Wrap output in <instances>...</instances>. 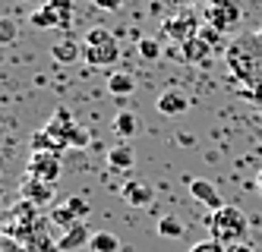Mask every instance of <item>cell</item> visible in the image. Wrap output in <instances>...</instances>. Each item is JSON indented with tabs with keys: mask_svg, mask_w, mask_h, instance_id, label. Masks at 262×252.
Returning a JSON list of instances; mask_svg holds the SVG:
<instances>
[{
	"mask_svg": "<svg viewBox=\"0 0 262 252\" xmlns=\"http://www.w3.org/2000/svg\"><path fill=\"white\" fill-rule=\"evenodd\" d=\"M89 142V135L73 123V117H70V110H54V117H51V123L45 126V132H38L35 135V151H60V148H67V145H85Z\"/></svg>",
	"mask_w": 262,
	"mask_h": 252,
	"instance_id": "1",
	"label": "cell"
},
{
	"mask_svg": "<svg viewBox=\"0 0 262 252\" xmlns=\"http://www.w3.org/2000/svg\"><path fill=\"white\" fill-rule=\"evenodd\" d=\"M120 57V41L117 35L104 26H92L82 35V60L95 70H111Z\"/></svg>",
	"mask_w": 262,
	"mask_h": 252,
	"instance_id": "2",
	"label": "cell"
},
{
	"mask_svg": "<svg viewBox=\"0 0 262 252\" xmlns=\"http://www.w3.org/2000/svg\"><path fill=\"white\" fill-rule=\"evenodd\" d=\"M250 221L237 205H224L218 211H209V234L212 240H218L221 246H237L247 240Z\"/></svg>",
	"mask_w": 262,
	"mask_h": 252,
	"instance_id": "3",
	"label": "cell"
},
{
	"mask_svg": "<svg viewBox=\"0 0 262 252\" xmlns=\"http://www.w3.org/2000/svg\"><path fill=\"white\" fill-rule=\"evenodd\" d=\"M240 7L237 0H209L205 4V22L215 32H231L234 26H240Z\"/></svg>",
	"mask_w": 262,
	"mask_h": 252,
	"instance_id": "4",
	"label": "cell"
},
{
	"mask_svg": "<svg viewBox=\"0 0 262 252\" xmlns=\"http://www.w3.org/2000/svg\"><path fill=\"white\" fill-rule=\"evenodd\" d=\"M29 177H35V180H45V183H57L60 180V170H63V164H60V158H57V151H32V158H29Z\"/></svg>",
	"mask_w": 262,
	"mask_h": 252,
	"instance_id": "5",
	"label": "cell"
},
{
	"mask_svg": "<svg viewBox=\"0 0 262 252\" xmlns=\"http://www.w3.org/2000/svg\"><path fill=\"white\" fill-rule=\"evenodd\" d=\"M92 215V205L82 199V196H73L67 199L63 205H54L51 208V221L54 224H60V227H73V224H79Z\"/></svg>",
	"mask_w": 262,
	"mask_h": 252,
	"instance_id": "6",
	"label": "cell"
},
{
	"mask_svg": "<svg viewBox=\"0 0 262 252\" xmlns=\"http://www.w3.org/2000/svg\"><path fill=\"white\" fill-rule=\"evenodd\" d=\"M186 189H190V196L199 205H205L209 211L224 208V199H221V192H218V186L212 180H205V177H186Z\"/></svg>",
	"mask_w": 262,
	"mask_h": 252,
	"instance_id": "7",
	"label": "cell"
},
{
	"mask_svg": "<svg viewBox=\"0 0 262 252\" xmlns=\"http://www.w3.org/2000/svg\"><path fill=\"white\" fill-rule=\"evenodd\" d=\"M164 32L171 35L177 44L190 41V38L199 35V29H196V16H193V13H177V16H171V19L164 22Z\"/></svg>",
	"mask_w": 262,
	"mask_h": 252,
	"instance_id": "8",
	"label": "cell"
},
{
	"mask_svg": "<svg viewBox=\"0 0 262 252\" xmlns=\"http://www.w3.org/2000/svg\"><path fill=\"white\" fill-rule=\"evenodd\" d=\"M19 196H23V202H29V205H45V202H51V199H54V186H51V183H45V180L26 177V180H23V186H19Z\"/></svg>",
	"mask_w": 262,
	"mask_h": 252,
	"instance_id": "9",
	"label": "cell"
},
{
	"mask_svg": "<svg viewBox=\"0 0 262 252\" xmlns=\"http://www.w3.org/2000/svg\"><path fill=\"white\" fill-rule=\"evenodd\" d=\"M89 243H92V234H89V224H85V221L67 227V230H63V237L57 240L60 252H76V249H82V246H89Z\"/></svg>",
	"mask_w": 262,
	"mask_h": 252,
	"instance_id": "10",
	"label": "cell"
},
{
	"mask_svg": "<svg viewBox=\"0 0 262 252\" xmlns=\"http://www.w3.org/2000/svg\"><path fill=\"white\" fill-rule=\"evenodd\" d=\"M155 107H158V113H164V117H180V113L190 110V98L180 95V91H161Z\"/></svg>",
	"mask_w": 262,
	"mask_h": 252,
	"instance_id": "11",
	"label": "cell"
},
{
	"mask_svg": "<svg viewBox=\"0 0 262 252\" xmlns=\"http://www.w3.org/2000/svg\"><path fill=\"white\" fill-rule=\"evenodd\" d=\"M120 199L126 202V205H148L152 202V186L148 183H139V180H126L123 186H120Z\"/></svg>",
	"mask_w": 262,
	"mask_h": 252,
	"instance_id": "12",
	"label": "cell"
},
{
	"mask_svg": "<svg viewBox=\"0 0 262 252\" xmlns=\"http://www.w3.org/2000/svg\"><path fill=\"white\" fill-rule=\"evenodd\" d=\"M107 91L117 95V98H129V95L136 91V76H133V73H120V70H114V73L107 76Z\"/></svg>",
	"mask_w": 262,
	"mask_h": 252,
	"instance_id": "13",
	"label": "cell"
},
{
	"mask_svg": "<svg viewBox=\"0 0 262 252\" xmlns=\"http://www.w3.org/2000/svg\"><path fill=\"white\" fill-rule=\"evenodd\" d=\"M45 7L51 10L57 29L60 32H70V26H73V0H45Z\"/></svg>",
	"mask_w": 262,
	"mask_h": 252,
	"instance_id": "14",
	"label": "cell"
},
{
	"mask_svg": "<svg viewBox=\"0 0 262 252\" xmlns=\"http://www.w3.org/2000/svg\"><path fill=\"white\" fill-rule=\"evenodd\" d=\"M107 164L114 167V170H129V167L136 164V151L129 148V145H117V148L107 151Z\"/></svg>",
	"mask_w": 262,
	"mask_h": 252,
	"instance_id": "15",
	"label": "cell"
},
{
	"mask_svg": "<svg viewBox=\"0 0 262 252\" xmlns=\"http://www.w3.org/2000/svg\"><path fill=\"white\" fill-rule=\"evenodd\" d=\"M51 54H54V60H57V63H73V60H79V57H82V44H76V41H70V38H67V41L54 44Z\"/></svg>",
	"mask_w": 262,
	"mask_h": 252,
	"instance_id": "16",
	"label": "cell"
},
{
	"mask_svg": "<svg viewBox=\"0 0 262 252\" xmlns=\"http://www.w3.org/2000/svg\"><path fill=\"white\" fill-rule=\"evenodd\" d=\"M183 48V60H190V63H196V60H205V57H209V41H202V38L196 35V38H190V41H183L180 44Z\"/></svg>",
	"mask_w": 262,
	"mask_h": 252,
	"instance_id": "17",
	"label": "cell"
},
{
	"mask_svg": "<svg viewBox=\"0 0 262 252\" xmlns=\"http://www.w3.org/2000/svg\"><path fill=\"white\" fill-rule=\"evenodd\" d=\"M92 252H120V240L117 234H111V230H98V234H92Z\"/></svg>",
	"mask_w": 262,
	"mask_h": 252,
	"instance_id": "18",
	"label": "cell"
},
{
	"mask_svg": "<svg viewBox=\"0 0 262 252\" xmlns=\"http://www.w3.org/2000/svg\"><path fill=\"white\" fill-rule=\"evenodd\" d=\"M19 41V22H16V16H0V44L10 48Z\"/></svg>",
	"mask_w": 262,
	"mask_h": 252,
	"instance_id": "19",
	"label": "cell"
},
{
	"mask_svg": "<svg viewBox=\"0 0 262 252\" xmlns=\"http://www.w3.org/2000/svg\"><path fill=\"white\" fill-rule=\"evenodd\" d=\"M111 126H114V132H117V135L129 139V135L136 132V113H129V110H120L117 117H114V123H111Z\"/></svg>",
	"mask_w": 262,
	"mask_h": 252,
	"instance_id": "20",
	"label": "cell"
},
{
	"mask_svg": "<svg viewBox=\"0 0 262 252\" xmlns=\"http://www.w3.org/2000/svg\"><path fill=\"white\" fill-rule=\"evenodd\" d=\"M158 237H164V240H180L183 237V224L177 218H161L158 221Z\"/></svg>",
	"mask_w": 262,
	"mask_h": 252,
	"instance_id": "21",
	"label": "cell"
},
{
	"mask_svg": "<svg viewBox=\"0 0 262 252\" xmlns=\"http://www.w3.org/2000/svg\"><path fill=\"white\" fill-rule=\"evenodd\" d=\"M29 22H32L35 29H57V22H54V16H51V10H48L45 4L32 10V16H29Z\"/></svg>",
	"mask_w": 262,
	"mask_h": 252,
	"instance_id": "22",
	"label": "cell"
},
{
	"mask_svg": "<svg viewBox=\"0 0 262 252\" xmlns=\"http://www.w3.org/2000/svg\"><path fill=\"white\" fill-rule=\"evenodd\" d=\"M136 51H139L142 60H158V57H161V44L155 41V38H139V41H136Z\"/></svg>",
	"mask_w": 262,
	"mask_h": 252,
	"instance_id": "23",
	"label": "cell"
},
{
	"mask_svg": "<svg viewBox=\"0 0 262 252\" xmlns=\"http://www.w3.org/2000/svg\"><path fill=\"white\" fill-rule=\"evenodd\" d=\"M190 252H228V246H221L218 240H202V243H193V249Z\"/></svg>",
	"mask_w": 262,
	"mask_h": 252,
	"instance_id": "24",
	"label": "cell"
},
{
	"mask_svg": "<svg viewBox=\"0 0 262 252\" xmlns=\"http://www.w3.org/2000/svg\"><path fill=\"white\" fill-rule=\"evenodd\" d=\"M98 10H104V13H117L120 7H123V0H92Z\"/></svg>",
	"mask_w": 262,
	"mask_h": 252,
	"instance_id": "25",
	"label": "cell"
},
{
	"mask_svg": "<svg viewBox=\"0 0 262 252\" xmlns=\"http://www.w3.org/2000/svg\"><path fill=\"white\" fill-rule=\"evenodd\" d=\"M228 252H256L250 243H237V246H228Z\"/></svg>",
	"mask_w": 262,
	"mask_h": 252,
	"instance_id": "26",
	"label": "cell"
},
{
	"mask_svg": "<svg viewBox=\"0 0 262 252\" xmlns=\"http://www.w3.org/2000/svg\"><path fill=\"white\" fill-rule=\"evenodd\" d=\"M41 249H45V252H60V246L51 243V240H41Z\"/></svg>",
	"mask_w": 262,
	"mask_h": 252,
	"instance_id": "27",
	"label": "cell"
},
{
	"mask_svg": "<svg viewBox=\"0 0 262 252\" xmlns=\"http://www.w3.org/2000/svg\"><path fill=\"white\" fill-rule=\"evenodd\" d=\"M256 189H259V196H262V170H259V177H256Z\"/></svg>",
	"mask_w": 262,
	"mask_h": 252,
	"instance_id": "28",
	"label": "cell"
}]
</instances>
